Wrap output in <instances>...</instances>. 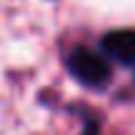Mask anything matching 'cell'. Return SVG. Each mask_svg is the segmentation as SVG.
I'll return each mask as SVG.
<instances>
[{"instance_id":"obj_2","label":"cell","mask_w":135,"mask_h":135,"mask_svg":"<svg viewBox=\"0 0 135 135\" xmlns=\"http://www.w3.org/2000/svg\"><path fill=\"white\" fill-rule=\"evenodd\" d=\"M100 50L110 63L123 68H135V28H115L103 33Z\"/></svg>"},{"instance_id":"obj_1","label":"cell","mask_w":135,"mask_h":135,"mask_svg":"<svg viewBox=\"0 0 135 135\" xmlns=\"http://www.w3.org/2000/svg\"><path fill=\"white\" fill-rule=\"evenodd\" d=\"M65 68L73 80L88 90H105L113 80V63L88 45H75L65 58Z\"/></svg>"},{"instance_id":"obj_3","label":"cell","mask_w":135,"mask_h":135,"mask_svg":"<svg viewBox=\"0 0 135 135\" xmlns=\"http://www.w3.org/2000/svg\"><path fill=\"white\" fill-rule=\"evenodd\" d=\"M78 135H100V115L85 113L83 115V128H80Z\"/></svg>"}]
</instances>
